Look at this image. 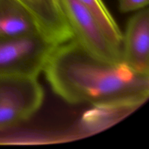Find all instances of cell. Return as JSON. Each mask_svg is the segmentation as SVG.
Here are the masks:
<instances>
[{
  "mask_svg": "<svg viewBox=\"0 0 149 149\" xmlns=\"http://www.w3.org/2000/svg\"><path fill=\"white\" fill-rule=\"evenodd\" d=\"M43 72L54 93L71 104L134 109L149 96V75L100 59L74 38L58 45Z\"/></svg>",
  "mask_w": 149,
  "mask_h": 149,
  "instance_id": "obj_1",
  "label": "cell"
},
{
  "mask_svg": "<svg viewBox=\"0 0 149 149\" xmlns=\"http://www.w3.org/2000/svg\"><path fill=\"white\" fill-rule=\"evenodd\" d=\"M58 45L42 33L0 37V76L38 77Z\"/></svg>",
  "mask_w": 149,
  "mask_h": 149,
  "instance_id": "obj_2",
  "label": "cell"
},
{
  "mask_svg": "<svg viewBox=\"0 0 149 149\" xmlns=\"http://www.w3.org/2000/svg\"><path fill=\"white\" fill-rule=\"evenodd\" d=\"M44 100L37 77L0 76V132L30 119Z\"/></svg>",
  "mask_w": 149,
  "mask_h": 149,
  "instance_id": "obj_3",
  "label": "cell"
},
{
  "mask_svg": "<svg viewBox=\"0 0 149 149\" xmlns=\"http://www.w3.org/2000/svg\"><path fill=\"white\" fill-rule=\"evenodd\" d=\"M75 39L95 56L109 62L122 61V51L109 41L92 12L79 0H58Z\"/></svg>",
  "mask_w": 149,
  "mask_h": 149,
  "instance_id": "obj_4",
  "label": "cell"
},
{
  "mask_svg": "<svg viewBox=\"0 0 149 149\" xmlns=\"http://www.w3.org/2000/svg\"><path fill=\"white\" fill-rule=\"evenodd\" d=\"M122 61L135 72L149 75V10H138L122 34Z\"/></svg>",
  "mask_w": 149,
  "mask_h": 149,
  "instance_id": "obj_5",
  "label": "cell"
},
{
  "mask_svg": "<svg viewBox=\"0 0 149 149\" xmlns=\"http://www.w3.org/2000/svg\"><path fill=\"white\" fill-rule=\"evenodd\" d=\"M36 19L41 30L58 45L74 38L58 0H19Z\"/></svg>",
  "mask_w": 149,
  "mask_h": 149,
  "instance_id": "obj_6",
  "label": "cell"
},
{
  "mask_svg": "<svg viewBox=\"0 0 149 149\" xmlns=\"http://www.w3.org/2000/svg\"><path fill=\"white\" fill-rule=\"evenodd\" d=\"M36 33H44L34 17L19 0H0V37Z\"/></svg>",
  "mask_w": 149,
  "mask_h": 149,
  "instance_id": "obj_7",
  "label": "cell"
},
{
  "mask_svg": "<svg viewBox=\"0 0 149 149\" xmlns=\"http://www.w3.org/2000/svg\"><path fill=\"white\" fill-rule=\"evenodd\" d=\"M97 20L112 45L122 51V34L119 26L102 0H79Z\"/></svg>",
  "mask_w": 149,
  "mask_h": 149,
  "instance_id": "obj_8",
  "label": "cell"
},
{
  "mask_svg": "<svg viewBox=\"0 0 149 149\" xmlns=\"http://www.w3.org/2000/svg\"><path fill=\"white\" fill-rule=\"evenodd\" d=\"M149 0H119V11L128 13L142 10L148 5Z\"/></svg>",
  "mask_w": 149,
  "mask_h": 149,
  "instance_id": "obj_9",
  "label": "cell"
}]
</instances>
